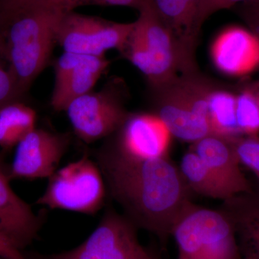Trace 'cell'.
<instances>
[{"mask_svg": "<svg viewBox=\"0 0 259 259\" xmlns=\"http://www.w3.org/2000/svg\"><path fill=\"white\" fill-rule=\"evenodd\" d=\"M40 0H0V13L22 9Z\"/></svg>", "mask_w": 259, "mask_h": 259, "instance_id": "28", "label": "cell"}, {"mask_svg": "<svg viewBox=\"0 0 259 259\" xmlns=\"http://www.w3.org/2000/svg\"><path fill=\"white\" fill-rule=\"evenodd\" d=\"M79 7V0H40L0 13L5 59L23 95L49 64L61 22Z\"/></svg>", "mask_w": 259, "mask_h": 259, "instance_id": "2", "label": "cell"}, {"mask_svg": "<svg viewBox=\"0 0 259 259\" xmlns=\"http://www.w3.org/2000/svg\"><path fill=\"white\" fill-rule=\"evenodd\" d=\"M3 61L8 62L5 59L3 41L0 36V105L19 101L23 96L10 71L9 66H5Z\"/></svg>", "mask_w": 259, "mask_h": 259, "instance_id": "23", "label": "cell"}, {"mask_svg": "<svg viewBox=\"0 0 259 259\" xmlns=\"http://www.w3.org/2000/svg\"><path fill=\"white\" fill-rule=\"evenodd\" d=\"M179 168L190 191L199 195L223 201L234 196L194 151L184 155Z\"/></svg>", "mask_w": 259, "mask_h": 259, "instance_id": "18", "label": "cell"}, {"mask_svg": "<svg viewBox=\"0 0 259 259\" xmlns=\"http://www.w3.org/2000/svg\"><path fill=\"white\" fill-rule=\"evenodd\" d=\"M143 259H154V258H153L152 255H151V254H150L149 253H148V254L146 255V256H145L144 258Z\"/></svg>", "mask_w": 259, "mask_h": 259, "instance_id": "31", "label": "cell"}, {"mask_svg": "<svg viewBox=\"0 0 259 259\" xmlns=\"http://www.w3.org/2000/svg\"><path fill=\"white\" fill-rule=\"evenodd\" d=\"M36 113L21 100L0 105V147L10 150L35 128Z\"/></svg>", "mask_w": 259, "mask_h": 259, "instance_id": "19", "label": "cell"}, {"mask_svg": "<svg viewBox=\"0 0 259 259\" xmlns=\"http://www.w3.org/2000/svg\"><path fill=\"white\" fill-rule=\"evenodd\" d=\"M251 1H256L259 3V0H204L202 12V21L204 23L209 17L216 12L230 9L239 3Z\"/></svg>", "mask_w": 259, "mask_h": 259, "instance_id": "24", "label": "cell"}, {"mask_svg": "<svg viewBox=\"0 0 259 259\" xmlns=\"http://www.w3.org/2000/svg\"><path fill=\"white\" fill-rule=\"evenodd\" d=\"M125 92L122 81L113 79L99 91L70 102L64 111L78 138L91 144L115 134L129 115L124 106Z\"/></svg>", "mask_w": 259, "mask_h": 259, "instance_id": "7", "label": "cell"}, {"mask_svg": "<svg viewBox=\"0 0 259 259\" xmlns=\"http://www.w3.org/2000/svg\"><path fill=\"white\" fill-rule=\"evenodd\" d=\"M204 0H148L147 6L171 32L187 64L197 69L195 49Z\"/></svg>", "mask_w": 259, "mask_h": 259, "instance_id": "13", "label": "cell"}, {"mask_svg": "<svg viewBox=\"0 0 259 259\" xmlns=\"http://www.w3.org/2000/svg\"><path fill=\"white\" fill-rule=\"evenodd\" d=\"M215 88L198 71L184 73L156 91V115L172 136L193 144L210 134L208 98Z\"/></svg>", "mask_w": 259, "mask_h": 259, "instance_id": "4", "label": "cell"}, {"mask_svg": "<svg viewBox=\"0 0 259 259\" xmlns=\"http://www.w3.org/2000/svg\"><path fill=\"white\" fill-rule=\"evenodd\" d=\"M240 15L244 19L245 22L251 28V31L254 32L259 37V3L251 1L244 3L239 10Z\"/></svg>", "mask_w": 259, "mask_h": 259, "instance_id": "25", "label": "cell"}, {"mask_svg": "<svg viewBox=\"0 0 259 259\" xmlns=\"http://www.w3.org/2000/svg\"><path fill=\"white\" fill-rule=\"evenodd\" d=\"M219 209L234 228L243 259H259V186L223 201Z\"/></svg>", "mask_w": 259, "mask_h": 259, "instance_id": "17", "label": "cell"}, {"mask_svg": "<svg viewBox=\"0 0 259 259\" xmlns=\"http://www.w3.org/2000/svg\"><path fill=\"white\" fill-rule=\"evenodd\" d=\"M0 257L3 259H28L22 253V250L8 241L0 233Z\"/></svg>", "mask_w": 259, "mask_h": 259, "instance_id": "27", "label": "cell"}, {"mask_svg": "<svg viewBox=\"0 0 259 259\" xmlns=\"http://www.w3.org/2000/svg\"><path fill=\"white\" fill-rule=\"evenodd\" d=\"M69 144L67 135L35 127L15 146L8 177L10 180L49 178L57 170Z\"/></svg>", "mask_w": 259, "mask_h": 259, "instance_id": "10", "label": "cell"}, {"mask_svg": "<svg viewBox=\"0 0 259 259\" xmlns=\"http://www.w3.org/2000/svg\"><path fill=\"white\" fill-rule=\"evenodd\" d=\"M105 56L64 52L54 63L55 82L51 105L56 111H64L77 97L93 91L108 67Z\"/></svg>", "mask_w": 259, "mask_h": 259, "instance_id": "12", "label": "cell"}, {"mask_svg": "<svg viewBox=\"0 0 259 259\" xmlns=\"http://www.w3.org/2000/svg\"><path fill=\"white\" fill-rule=\"evenodd\" d=\"M236 120L242 136L259 134V92L247 89L236 96Z\"/></svg>", "mask_w": 259, "mask_h": 259, "instance_id": "21", "label": "cell"}, {"mask_svg": "<svg viewBox=\"0 0 259 259\" xmlns=\"http://www.w3.org/2000/svg\"><path fill=\"white\" fill-rule=\"evenodd\" d=\"M148 253L140 243L134 223L109 211L81 244L41 259H143Z\"/></svg>", "mask_w": 259, "mask_h": 259, "instance_id": "9", "label": "cell"}, {"mask_svg": "<svg viewBox=\"0 0 259 259\" xmlns=\"http://www.w3.org/2000/svg\"><path fill=\"white\" fill-rule=\"evenodd\" d=\"M81 6L100 5V6H122L142 10L147 6L148 0H79Z\"/></svg>", "mask_w": 259, "mask_h": 259, "instance_id": "26", "label": "cell"}, {"mask_svg": "<svg viewBox=\"0 0 259 259\" xmlns=\"http://www.w3.org/2000/svg\"><path fill=\"white\" fill-rule=\"evenodd\" d=\"M0 259H3V258H2L1 257H0Z\"/></svg>", "mask_w": 259, "mask_h": 259, "instance_id": "32", "label": "cell"}, {"mask_svg": "<svg viewBox=\"0 0 259 259\" xmlns=\"http://www.w3.org/2000/svg\"><path fill=\"white\" fill-rule=\"evenodd\" d=\"M115 139L106 146L137 159L166 157L171 132L156 114H129Z\"/></svg>", "mask_w": 259, "mask_h": 259, "instance_id": "11", "label": "cell"}, {"mask_svg": "<svg viewBox=\"0 0 259 259\" xmlns=\"http://www.w3.org/2000/svg\"><path fill=\"white\" fill-rule=\"evenodd\" d=\"M99 166L109 191L135 226L166 240L192 205L190 188L168 157H127L105 145Z\"/></svg>", "mask_w": 259, "mask_h": 259, "instance_id": "1", "label": "cell"}, {"mask_svg": "<svg viewBox=\"0 0 259 259\" xmlns=\"http://www.w3.org/2000/svg\"><path fill=\"white\" fill-rule=\"evenodd\" d=\"M191 151L198 155L233 195L253 190L241 171L232 139L209 134L193 143Z\"/></svg>", "mask_w": 259, "mask_h": 259, "instance_id": "16", "label": "cell"}, {"mask_svg": "<svg viewBox=\"0 0 259 259\" xmlns=\"http://www.w3.org/2000/svg\"><path fill=\"white\" fill-rule=\"evenodd\" d=\"M179 253L190 259H242L236 232L221 210L192 204L171 233Z\"/></svg>", "mask_w": 259, "mask_h": 259, "instance_id": "5", "label": "cell"}, {"mask_svg": "<svg viewBox=\"0 0 259 259\" xmlns=\"http://www.w3.org/2000/svg\"><path fill=\"white\" fill-rule=\"evenodd\" d=\"M210 54L213 64L223 74H251L259 68V37L242 27H228L214 38Z\"/></svg>", "mask_w": 259, "mask_h": 259, "instance_id": "14", "label": "cell"}, {"mask_svg": "<svg viewBox=\"0 0 259 259\" xmlns=\"http://www.w3.org/2000/svg\"><path fill=\"white\" fill-rule=\"evenodd\" d=\"M10 181L8 172L0 171V233L22 250L38 236L41 218L15 193Z\"/></svg>", "mask_w": 259, "mask_h": 259, "instance_id": "15", "label": "cell"}, {"mask_svg": "<svg viewBox=\"0 0 259 259\" xmlns=\"http://www.w3.org/2000/svg\"><path fill=\"white\" fill-rule=\"evenodd\" d=\"M100 166L84 156L49 177L45 192L36 204L52 209L93 214L105 198V185Z\"/></svg>", "mask_w": 259, "mask_h": 259, "instance_id": "6", "label": "cell"}, {"mask_svg": "<svg viewBox=\"0 0 259 259\" xmlns=\"http://www.w3.org/2000/svg\"><path fill=\"white\" fill-rule=\"evenodd\" d=\"M134 25L70 12L58 29L56 44L64 52L105 56L111 49L122 51Z\"/></svg>", "mask_w": 259, "mask_h": 259, "instance_id": "8", "label": "cell"}, {"mask_svg": "<svg viewBox=\"0 0 259 259\" xmlns=\"http://www.w3.org/2000/svg\"><path fill=\"white\" fill-rule=\"evenodd\" d=\"M236 96L229 92L213 89L208 98L210 134L226 139L241 137L236 120Z\"/></svg>", "mask_w": 259, "mask_h": 259, "instance_id": "20", "label": "cell"}, {"mask_svg": "<svg viewBox=\"0 0 259 259\" xmlns=\"http://www.w3.org/2000/svg\"><path fill=\"white\" fill-rule=\"evenodd\" d=\"M120 53L145 75L153 90L184 73L198 71L187 64L171 32L148 6L140 10Z\"/></svg>", "mask_w": 259, "mask_h": 259, "instance_id": "3", "label": "cell"}, {"mask_svg": "<svg viewBox=\"0 0 259 259\" xmlns=\"http://www.w3.org/2000/svg\"><path fill=\"white\" fill-rule=\"evenodd\" d=\"M235 151L241 164L245 165L253 172L259 186V138L238 137L232 139Z\"/></svg>", "mask_w": 259, "mask_h": 259, "instance_id": "22", "label": "cell"}, {"mask_svg": "<svg viewBox=\"0 0 259 259\" xmlns=\"http://www.w3.org/2000/svg\"><path fill=\"white\" fill-rule=\"evenodd\" d=\"M178 259H190L186 257L185 255L182 254V253H179V258Z\"/></svg>", "mask_w": 259, "mask_h": 259, "instance_id": "30", "label": "cell"}, {"mask_svg": "<svg viewBox=\"0 0 259 259\" xmlns=\"http://www.w3.org/2000/svg\"><path fill=\"white\" fill-rule=\"evenodd\" d=\"M0 171H4L8 172V169H7L5 167V165L3 164V161H2L1 158H0Z\"/></svg>", "mask_w": 259, "mask_h": 259, "instance_id": "29", "label": "cell"}]
</instances>
